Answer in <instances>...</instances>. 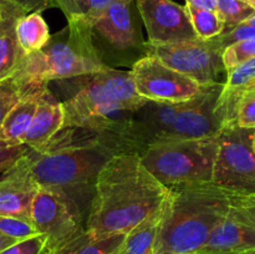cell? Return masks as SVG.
<instances>
[{
  "label": "cell",
  "mask_w": 255,
  "mask_h": 254,
  "mask_svg": "<svg viewBox=\"0 0 255 254\" xmlns=\"http://www.w3.org/2000/svg\"><path fill=\"white\" fill-rule=\"evenodd\" d=\"M64 107L47 89V85H42L37 91V106L30 128L24 138L32 152H40L46 144L59 133L64 126Z\"/></svg>",
  "instance_id": "5bb4252c"
},
{
  "label": "cell",
  "mask_w": 255,
  "mask_h": 254,
  "mask_svg": "<svg viewBox=\"0 0 255 254\" xmlns=\"http://www.w3.org/2000/svg\"><path fill=\"white\" fill-rule=\"evenodd\" d=\"M0 234L15 239L16 242H20L37 236L39 232L32 226L31 222L12 218V217L0 216Z\"/></svg>",
  "instance_id": "83f0119b"
},
{
  "label": "cell",
  "mask_w": 255,
  "mask_h": 254,
  "mask_svg": "<svg viewBox=\"0 0 255 254\" xmlns=\"http://www.w3.org/2000/svg\"><path fill=\"white\" fill-rule=\"evenodd\" d=\"M124 153L114 141L94 133L75 141L69 128H62L42 151H30L31 171L41 187L64 192L70 198L91 189L109 159ZM77 203V202H76Z\"/></svg>",
  "instance_id": "5b68a950"
},
{
  "label": "cell",
  "mask_w": 255,
  "mask_h": 254,
  "mask_svg": "<svg viewBox=\"0 0 255 254\" xmlns=\"http://www.w3.org/2000/svg\"><path fill=\"white\" fill-rule=\"evenodd\" d=\"M39 87L19 90V100L9 110L0 127V139L11 144H24V138L36 111Z\"/></svg>",
  "instance_id": "ac0fdd59"
},
{
  "label": "cell",
  "mask_w": 255,
  "mask_h": 254,
  "mask_svg": "<svg viewBox=\"0 0 255 254\" xmlns=\"http://www.w3.org/2000/svg\"><path fill=\"white\" fill-rule=\"evenodd\" d=\"M228 254H255V253H228Z\"/></svg>",
  "instance_id": "ab89813d"
},
{
  "label": "cell",
  "mask_w": 255,
  "mask_h": 254,
  "mask_svg": "<svg viewBox=\"0 0 255 254\" xmlns=\"http://www.w3.org/2000/svg\"><path fill=\"white\" fill-rule=\"evenodd\" d=\"M146 46L148 54L202 86L219 82L218 77L226 71L222 60L223 50L213 37Z\"/></svg>",
  "instance_id": "9c48e42d"
},
{
  "label": "cell",
  "mask_w": 255,
  "mask_h": 254,
  "mask_svg": "<svg viewBox=\"0 0 255 254\" xmlns=\"http://www.w3.org/2000/svg\"><path fill=\"white\" fill-rule=\"evenodd\" d=\"M129 72L137 92L147 101H187L198 95L203 87L151 54L137 60Z\"/></svg>",
  "instance_id": "8fae6325"
},
{
  "label": "cell",
  "mask_w": 255,
  "mask_h": 254,
  "mask_svg": "<svg viewBox=\"0 0 255 254\" xmlns=\"http://www.w3.org/2000/svg\"><path fill=\"white\" fill-rule=\"evenodd\" d=\"M186 9L188 11L194 32L199 39L208 40L216 37L221 35L226 29L223 20L214 10L201 9V7L191 6L187 4Z\"/></svg>",
  "instance_id": "cb8c5ba5"
},
{
  "label": "cell",
  "mask_w": 255,
  "mask_h": 254,
  "mask_svg": "<svg viewBox=\"0 0 255 254\" xmlns=\"http://www.w3.org/2000/svg\"><path fill=\"white\" fill-rule=\"evenodd\" d=\"M222 87V82L204 85L193 99L182 102L147 101L132 112L117 137L124 153L141 154L159 142L218 134L222 125L216 105Z\"/></svg>",
  "instance_id": "7a4b0ae2"
},
{
  "label": "cell",
  "mask_w": 255,
  "mask_h": 254,
  "mask_svg": "<svg viewBox=\"0 0 255 254\" xmlns=\"http://www.w3.org/2000/svg\"><path fill=\"white\" fill-rule=\"evenodd\" d=\"M213 39L222 47V50L226 49L228 45L241 41V40L255 39V15L244 20L241 24L236 25L232 29L224 30L221 35L213 37Z\"/></svg>",
  "instance_id": "f546056e"
},
{
  "label": "cell",
  "mask_w": 255,
  "mask_h": 254,
  "mask_svg": "<svg viewBox=\"0 0 255 254\" xmlns=\"http://www.w3.org/2000/svg\"><path fill=\"white\" fill-rule=\"evenodd\" d=\"M134 0H116L95 21L94 32L117 50L134 47L138 41L133 20Z\"/></svg>",
  "instance_id": "9a60e30c"
},
{
  "label": "cell",
  "mask_w": 255,
  "mask_h": 254,
  "mask_svg": "<svg viewBox=\"0 0 255 254\" xmlns=\"http://www.w3.org/2000/svg\"><path fill=\"white\" fill-rule=\"evenodd\" d=\"M54 249L44 234H37L2 249L0 254H52Z\"/></svg>",
  "instance_id": "f1b7e54d"
},
{
  "label": "cell",
  "mask_w": 255,
  "mask_h": 254,
  "mask_svg": "<svg viewBox=\"0 0 255 254\" xmlns=\"http://www.w3.org/2000/svg\"><path fill=\"white\" fill-rule=\"evenodd\" d=\"M246 1H247V2H248V4H249V5H251V6H252V7H253V9L255 10V0H246Z\"/></svg>",
  "instance_id": "74e56055"
},
{
  "label": "cell",
  "mask_w": 255,
  "mask_h": 254,
  "mask_svg": "<svg viewBox=\"0 0 255 254\" xmlns=\"http://www.w3.org/2000/svg\"><path fill=\"white\" fill-rule=\"evenodd\" d=\"M22 15L26 12L11 4L0 21V84L12 76L24 55L15 35V24Z\"/></svg>",
  "instance_id": "d6986e66"
},
{
  "label": "cell",
  "mask_w": 255,
  "mask_h": 254,
  "mask_svg": "<svg viewBox=\"0 0 255 254\" xmlns=\"http://www.w3.org/2000/svg\"><path fill=\"white\" fill-rule=\"evenodd\" d=\"M217 12L229 30L255 15V10L246 0H217Z\"/></svg>",
  "instance_id": "484cf974"
},
{
  "label": "cell",
  "mask_w": 255,
  "mask_h": 254,
  "mask_svg": "<svg viewBox=\"0 0 255 254\" xmlns=\"http://www.w3.org/2000/svg\"><path fill=\"white\" fill-rule=\"evenodd\" d=\"M229 209L226 191L214 182L168 187L153 254H198Z\"/></svg>",
  "instance_id": "3957f363"
},
{
  "label": "cell",
  "mask_w": 255,
  "mask_h": 254,
  "mask_svg": "<svg viewBox=\"0 0 255 254\" xmlns=\"http://www.w3.org/2000/svg\"><path fill=\"white\" fill-rule=\"evenodd\" d=\"M187 5L217 11V0H186Z\"/></svg>",
  "instance_id": "e575fe53"
},
{
  "label": "cell",
  "mask_w": 255,
  "mask_h": 254,
  "mask_svg": "<svg viewBox=\"0 0 255 254\" xmlns=\"http://www.w3.org/2000/svg\"><path fill=\"white\" fill-rule=\"evenodd\" d=\"M161 214L162 208L128 232L125 237L120 254H153L154 239Z\"/></svg>",
  "instance_id": "7402d4cb"
},
{
  "label": "cell",
  "mask_w": 255,
  "mask_h": 254,
  "mask_svg": "<svg viewBox=\"0 0 255 254\" xmlns=\"http://www.w3.org/2000/svg\"><path fill=\"white\" fill-rule=\"evenodd\" d=\"M126 234L95 239L86 231L72 238L52 254H120Z\"/></svg>",
  "instance_id": "44dd1931"
},
{
  "label": "cell",
  "mask_w": 255,
  "mask_h": 254,
  "mask_svg": "<svg viewBox=\"0 0 255 254\" xmlns=\"http://www.w3.org/2000/svg\"><path fill=\"white\" fill-rule=\"evenodd\" d=\"M15 35L24 55L41 50L51 36L41 12H29L20 16L15 24Z\"/></svg>",
  "instance_id": "ffe728a7"
},
{
  "label": "cell",
  "mask_w": 255,
  "mask_h": 254,
  "mask_svg": "<svg viewBox=\"0 0 255 254\" xmlns=\"http://www.w3.org/2000/svg\"><path fill=\"white\" fill-rule=\"evenodd\" d=\"M52 6L59 7L69 19L86 20L94 26L100 15L116 0H51Z\"/></svg>",
  "instance_id": "603a6c76"
},
{
  "label": "cell",
  "mask_w": 255,
  "mask_h": 254,
  "mask_svg": "<svg viewBox=\"0 0 255 254\" xmlns=\"http://www.w3.org/2000/svg\"><path fill=\"white\" fill-rule=\"evenodd\" d=\"M30 219L54 251L85 231L79 204L64 192L47 187H40L35 196Z\"/></svg>",
  "instance_id": "30bf717a"
},
{
  "label": "cell",
  "mask_w": 255,
  "mask_h": 254,
  "mask_svg": "<svg viewBox=\"0 0 255 254\" xmlns=\"http://www.w3.org/2000/svg\"><path fill=\"white\" fill-rule=\"evenodd\" d=\"M0 4H12L29 12H42L44 10L52 6L51 0H0Z\"/></svg>",
  "instance_id": "836d02e7"
},
{
  "label": "cell",
  "mask_w": 255,
  "mask_h": 254,
  "mask_svg": "<svg viewBox=\"0 0 255 254\" xmlns=\"http://www.w3.org/2000/svg\"><path fill=\"white\" fill-rule=\"evenodd\" d=\"M255 89V57L227 72L216 105V116L222 127L236 122L237 109L242 97Z\"/></svg>",
  "instance_id": "2e32d148"
},
{
  "label": "cell",
  "mask_w": 255,
  "mask_h": 254,
  "mask_svg": "<svg viewBox=\"0 0 255 254\" xmlns=\"http://www.w3.org/2000/svg\"><path fill=\"white\" fill-rule=\"evenodd\" d=\"M40 187L27 153L0 177V216L31 222V204Z\"/></svg>",
  "instance_id": "4fadbf2b"
},
{
  "label": "cell",
  "mask_w": 255,
  "mask_h": 254,
  "mask_svg": "<svg viewBox=\"0 0 255 254\" xmlns=\"http://www.w3.org/2000/svg\"><path fill=\"white\" fill-rule=\"evenodd\" d=\"M167 193L138 154H116L97 174L85 231L95 239L127 234L162 208Z\"/></svg>",
  "instance_id": "6da1fadb"
},
{
  "label": "cell",
  "mask_w": 255,
  "mask_h": 254,
  "mask_svg": "<svg viewBox=\"0 0 255 254\" xmlns=\"http://www.w3.org/2000/svg\"><path fill=\"white\" fill-rule=\"evenodd\" d=\"M253 136L254 128H242L236 122L222 127L214 162V183L232 191L255 192Z\"/></svg>",
  "instance_id": "ba28073f"
},
{
  "label": "cell",
  "mask_w": 255,
  "mask_h": 254,
  "mask_svg": "<svg viewBox=\"0 0 255 254\" xmlns=\"http://www.w3.org/2000/svg\"><path fill=\"white\" fill-rule=\"evenodd\" d=\"M106 67L94 44L92 25L75 17L67 20L65 29L51 35L41 50L22 55L10 80L24 90L55 80L86 76Z\"/></svg>",
  "instance_id": "8992f818"
},
{
  "label": "cell",
  "mask_w": 255,
  "mask_h": 254,
  "mask_svg": "<svg viewBox=\"0 0 255 254\" xmlns=\"http://www.w3.org/2000/svg\"><path fill=\"white\" fill-rule=\"evenodd\" d=\"M236 124L242 128H255V89L242 97L237 109Z\"/></svg>",
  "instance_id": "4dcf8cb0"
},
{
  "label": "cell",
  "mask_w": 255,
  "mask_h": 254,
  "mask_svg": "<svg viewBox=\"0 0 255 254\" xmlns=\"http://www.w3.org/2000/svg\"><path fill=\"white\" fill-rule=\"evenodd\" d=\"M218 134L202 138L172 139L147 147L142 163L163 186L213 182Z\"/></svg>",
  "instance_id": "52a82bcc"
},
{
  "label": "cell",
  "mask_w": 255,
  "mask_h": 254,
  "mask_svg": "<svg viewBox=\"0 0 255 254\" xmlns=\"http://www.w3.org/2000/svg\"><path fill=\"white\" fill-rule=\"evenodd\" d=\"M31 149L26 144H11L0 139V172L9 169L17 159L30 153Z\"/></svg>",
  "instance_id": "1f68e13d"
},
{
  "label": "cell",
  "mask_w": 255,
  "mask_h": 254,
  "mask_svg": "<svg viewBox=\"0 0 255 254\" xmlns=\"http://www.w3.org/2000/svg\"><path fill=\"white\" fill-rule=\"evenodd\" d=\"M19 89L10 79L0 84V127L9 110L19 100Z\"/></svg>",
  "instance_id": "d6a6232c"
},
{
  "label": "cell",
  "mask_w": 255,
  "mask_h": 254,
  "mask_svg": "<svg viewBox=\"0 0 255 254\" xmlns=\"http://www.w3.org/2000/svg\"><path fill=\"white\" fill-rule=\"evenodd\" d=\"M229 202V216L255 229V192H238L224 188Z\"/></svg>",
  "instance_id": "d4e9b609"
},
{
  "label": "cell",
  "mask_w": 255,
  "mask_h": 254,
  "mask_svg": "<svg viewBox=\"0 0 255 254\" xmlns=\"http://www.w3.org/2000/svg\"><path fill=\"white\" fill-rule=\"evenodd\" d=\"M85 77L76 94L62 102V128L85 129L112 139L120 147V132L132 112L141 109L147 100L137 92L129 71L106 67Z\"/></svg>",
  "instance_id": "277c9868"
},
{
  "label": "cell",
  "mask_w": 255,
  "mask_h": 254,
  "mask_svg": "<svg viewBox=\"0 0 255 254\" xmlns=\"http://www.w3.org/2000/svg\"><path fill=\"white\" fill-rule=\"evenodd\" d=\"M148 32V45L197 39L186 5L172 0H134Z\"/></svg>",
  "instance_id": "7c38bea8"
},
{
  "label": "cell",
  "mask_w": 255,
  "mask_h": 254,
  "mask_svg": "<svg viewBox=\"0 0 255 254\" xmlns=\"http://www.w3.org/2000/svg\"><path fill=\"white\" fill-rule=\"evenodd\" d=\"M255 57V39L241 40L228 45L222 52L226 72Z\"/></svg>",
  "instance_id": "4316f807"
},
{
  "label": "cell",
  "mask_w": 255,
  "mask_h": 254,
  "mask_svg": "<svg viewBox=\"0 0 255 254\" xmlns=\"http://www.w3.org/2000/svg\"><path fill=\"white\" fill-rule=\"evenodd\" d=\"M253 149L255 152V128H254V136H253Z\"/></svg>",
  "instance_id": "f35d334b"
},
{
  "label": "cell",
  "mask_w": 255,
  "mask_h": 254,
  "mask_svg": "<svg viewBox=\"0 0 255 254\" xmlns=\"http://www.w3.org/2000/svg\"><path fill=\"white\" fill-rule=\"evenodd\" d=\"M14 243H16V241H15V239H11V238H9V237H5V236H2V234H0V252H1L2 249L7 248V247L12 246Z\"/></svg>",
  "instance_id": "d590c367"
},
{
  "label": "cell",
  "mask_w": 255,
  "mask_h": 254,
  "mask_svg": "<svg viewBox=\"0 0 255 254\" xmlns=\"http://www.w3.org/2000/svg\"><path fill=\"white\" fill-rule=\"evenodd\" d=\"M11 4H0V21L2 20V17L5 16V14H6L7 9H9V6Z\"/></svg>",
  "instance_id": "8d00e7d4"
},
{
  "label": "cell",
  "mask_w": 255,
  "mask_h": 254,
  "mask_svg": "<svg viewBox=\"0 0 255 254\" xmlns=\"http://www.w3.org/2000/svg\"><path fill=\"white\" fill-rule=\"evenodd\" d=\"M255 253V229L231 216L217 224L198 254Z\"/></svg>",
  "instance_id": "e0dca14e"
}]
</instances>
